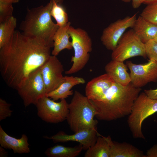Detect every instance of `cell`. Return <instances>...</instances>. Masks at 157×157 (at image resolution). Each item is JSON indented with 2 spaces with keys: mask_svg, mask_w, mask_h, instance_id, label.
<instances>
[{
  "mask_svg": "<svg viewBox=\"0 0 157 157\" xmlns=\"http://www.w3.org/2000/svg\"><path fill=\"white\" fill-rule=\"evenodd\" d=\"M145 45L147 57L157 62V42L151 40L145 43Z\"/></svg>",
  "mask_w": 157,
  "mask_h": 157,
  "instance_id": "cell-27",
  "label": "cell"
},
{
  "mask_svg": "<svg viewBox=\"0 0 157 157\" xmlns=\"http://www.w3.org/2000/svg\"><path fill=\"white\" fill-rule=\"evenodd\" d=\"M56 102L46 95L42 97L35 105L37 115L43 121L58 124L66 120L69 112L68 104L65 99Z\"/></svg>",
  "mask_w": 157,
  "mask_h": 157,
  "instance_id": "cell-8",
  "label": "cell"
},
{
  "mask_svg": "<svg viewBox=\"0 0 157 157\" xmlns=\"http://www.w3.org/2000/svg\"><path fill=\"white\" fill-rule=\"evenodd\" d=\"M53 4V0H50L44 6L27 8L24 19L19 26V29L25 36L42 41L52 47L54 35L59 28L51 19Z\"/></svg>",
  "mask_w": 157,
  "mask_h": 157,
  "instance_id": "cell-3",
  "label": "cell"
},
{
  "mask_svg": "<svg viewBox=\"0 0 157 157\" xmlns=\"http://www.w3.org/2000/svg\"><path fill=\"white\" fill-rule=\"evenodd\" d=\"M154 40L157 42V36Z\"/></svg>",
  "mask_w": 157,
  "mask_h": 157,
  "instance_id": "cell-36",
  "label": "cell"
},
{
  "mask_svg": "<svg viewBox=\"0 0 157 157\" xmlns=\"http://www.w3.org/2000/svg\"><path fill=\"white\" fill-rule=\"evenodd\" d=\"M111 77L106 73L94 78L86 84L85 96L91 100L101 99L115 83Z\"/></svg>",
  "mask_w": 157,
  "mask_h": 157,
  "instance_id": "cell-14",
  "label": "cell"
},
{
  "mask_svg": "<svg viewBox=\"0 0 157 157\" xmlns=\"http://www.w3.org/2000/svg\"><path fill=\"white\" fill-rule=\"evenodd\" d=\"M156 2H157V0H145L143 3L147 5Z\"/></svg>",
  "mask_w": 157,
  "mask_h": 157,
  "instance_id": "cell-34",
  "label": "cell"
},
{
  "mask_svg": "<svg viewBox=\"0 0 157 157\" xmlns=\"http://www.w3.org/2000/svg\"><path fill=\"white\" fill-rule=\"evenodd\" d=\"M103 136L110 146V157H147L143 151L130 144L113 141L110 135Z\"/></svg>",
  "mask_w": 157,
  "mask_h": 157,
  "instance_id": "cell-16",
  "label": "cell"
},
{
  "mask_svg": "<svg viewBox=\"0 0 157 157\" xmlns=\"http://www.w3.org/2000/svg\"><path fill=\"white\" fill-rule=\"evenodd\" d=\"M140 15L149 22L157 24V2L147 5Z\"/></svg>",
  "mask_w": 157,
  "mask_h": 157,
  "instance_id": "cell-25",
  "label": "cell"
},
{
  "mask_svg": "<svg viewBox=\"0 0 157 157\" xmlns=\"http://www.w3.org/2000/svg\"><path fill=\"white\" fill-rule=\"evenodd\" d=\"M69 112L66 120L71 130L74 133L97 127V121L95 107L91 100L77 90L74 92L68 104Z\"/></svg>",
  "mask_w": 157,
  "mask_h": 157,
  "instance_id": "cell-4",
  "label": "cell"
},
{
  "mask_svg": "<svg viewBox=\"0 0 157 157\" xmlns=\"http://www.w3.org/2000/svg\"><path fill=\"white\" fill-rule=\"evenodd\" d=\"M144 92L150 98L157 99V88L155 89L144 90Z\"/></svg>",
  "mask_w": 157,
  "mask_h": 157,
  "instance_id": "cell-30",
  "label": "cell"
},
{
  "mask_svg": "<svg viewBox=\"0 0 157 157\" xmlns=\"http://www.w3.org/2000/svg\"><path fill=\"white\" fill-rule=\"evenodd\" d=\"M157 112V99L150 98L144 92L140 93L134 102L127 123L135 138L145 139L142 124L147 117Z\"/></svg>",
  "mask_w": 157,
  "mask_h": 157,
  "instance_id": "cell-5",
  "label": "cell"
},
{
  "mask_svg": "<svg viewBox=\"0 0 157 157\" xmlns=\"http://www.w3.org/2000/svg\"><path fill=\"white\" fill-rule=\"evenodd\" d=\"M24 106L35 105L38 100L46 94L41 72V67L30 74L23 85L16 90Z\"/></svg>",
  "mask_w": 157,
  "mask_h": 157,
  "instance_id": "cell-9",
  "label": "cell"
},
{
  "mask_svg": "<svg viewBox=\"0 0 157 157\" xmlns=\"http://www.w3.org/2000/svg\"><path fill=\"white\" fill-rule=\"evenodd\" d=\"M85 81L83 78L73 76H65L63 81L56 89L47 94L46 95L55 101L73 95L71 89L74 86L85 83Z\"/></svg>",
  "mask_w": 157,
  "mask_h": 157,
  "instance_id": "cell-17",
  "label": "cell"
},
{
  "mask_svg": "<svg viewBox=\"0 0 157 157\" xmlns=\"http://www.w3.org/2000/svg\"><path fill=\"white\" fill-rule=\"evenodd\" d=\"M110 147L103 136L98 134L95 144L85 153V157H110Z\"/></svg>",
  "mask_w": 157,
  "mask_h": 157,
  "instance_id": "cell-22",
  "label": "cell"
},
{
  "mask_svg": "<svg viewBox=\"0 0 157 157\" xmlns=\"http://www.w3.org/2000/svg\"><path fill=\"white\" fill-rule=\"evenodd\" d=\"M63 66L57 56L51 55L41 67L46 94L57 88L64 80Z\"/></svg>",
  "mask_w": 157,
  "mask_h": 157,
  "instance_id": "cell-12",
  "label": "cell"
},
{
  "mask_svg": "<svg viewBox=\"0 0 157 157\" xmlns=\"http://www.w3.org/2000/svg\"><path fill=\"white\" fill-rule=\"evenodd\" d=\"M5 148L3 147L0 146V157H6L8 156V152Z\"/></svg>",
  "mask_w": 157,
  "mask_h": 157,
  "instance_id": "cell-32",
  "label": "cell"
},
{
  "mask_svg": "<svg viewBox=\"0 0 157 157\" xmlns=\"http://www.w3.org/2000/svg\"><path fill=\"white\" fill-rule=\"evenodd\" d=\"M127 67L123 62L112 60L106 65L105 69L106 73L111 77L115 83L125 86L131 83Z\"/></svg>",
  "mask_w": 157,
  "mask_h": 157,
  "instance_id": "cell-18",
  "label": "cell"
},
{
  "mask_svg": "<svg viewBox=\"0 0 157 157\" xmlns=\"http://www.w3.org/2000/svg\"><path fill=\"white\" fill-rule=\"evenodd\" d=\"M147 57L145 44L136 35L133 30L125 32L119 40L117 46L112 51V60L123 62L133 57Z\"/></svg>",
  "mask_w": 157,
  "mask_h": 157,
  "instance_id": "cell-7",
  "label": "cell"
},
{
  "mask_svg": "<svg viewBox=\"0 0 157 157\" xmlns=\"http://www.w3.org/2000/svg\"><path fill=\"white\" fill-rule=\"evenodd\" d=\"M96 127L85 129L72 135H68L61 132L50 137L45 136V138L51 140L55 143L76 142L82 145L83 150H87L96 141L99 133Z\"/></svg>",
  "mask_w": 157,
  "mask_h": 157,
  "instance_id": "cell-13",
  "label": "cell"
},
{
  "mask_svg": "<svg viewBox=\"0 0 157 157\" xmlns=\"http://www.w3.org/2000/svg\"><path fill=\"white\" fill-rule=\"evenodd\" d=\"M132 28L135 34L144 44L157 36V24L140 15L136 18Z\"/></svg>",
  "mask_w": 157,
  "mask_h": 157,
  "instance_id": "cell-19",
  "label": "cell"
},
{
  "mask_svg": "<svg viewBox=\"0 0 157 157\" xmlns=\"http://www.w3.org/2000/svg\"><path fill=\"white\" fill-rule=\"evenodd\" d=\"M51 48L15 31L0 48V72L6 83L16 90L23 86L30 74L49 58Z\"/></svg>",
  "mask_w": 157,
  "mask_h": 157,
  "instance_id": "cell-1",
  "label": "cell"
},
{
  "mask_svg": "<svg viewBox=\"0 0 157 157\" xmlns=\"http://www.w3.org/2000/svg\"><path fill=\"white\" fill-rule=\"evenodd\" d=\"M146 155L147 157H157V144L147 150Z\"/></svg>",
  "mask_w": 157,
  "mask_h": 157,
  "instance_id": "cell-29",
  "label": "cell"
},
{
  "mask_svg": "<svg viewBox=\"0 0 157 157\" xmlns=\"http://www.w3.org/2000/svg\"><path fill=\"white\" fill-rule=\"evenodd\" d=\"M83 150V146L80 144L72 147L56 144L48 148L44 154L49 157H76Z\"/></svg>",
  "mask_w": 157,
  "mask_h": 157,
  "instance_id": "cell-21",
  "label": "cell"
},
{
  "mask_svg": "<svg viewBox=\"0 0 157 157\" xmlns=\"http://www.w3.org/2000/svg\"><path fill=\"white\" fill-rule=\"evenodd\" d=\"M126 65L130 71L131 83L136 87L140 88L149 83L157 82V62L153 59L138 64L128 61Z\"/></svg>",
  "mask_w": 157,
  "mask_h": 157,
  "instance_id": "cell-10",
  "label": "cell"
},
{
  "mask_svg": "<svg viewBox=\"0 0 157 157\" xmlns=\"http://www.w3.org/2000/svg\"><path fill=\"white\" fill-rule=\"evenodd\" d=\"M53 4L51 15L55 19L59 27L66 26L68 22V15L64 8L61 5L63 0H52Z\"/></svg>",
  "mask_w": 157,
  "mask_h": 157,
  "instance_id": "cell-24",
  "label": "cell"
},
{
  "mask_svg": "<svg viewBox=\"0 0 157 157\" xmlns=\"http://www.w3.org/2000/svg\"><path fill=\"white\" fill-rule=\"evenodd\" d=\"M136 19V14L127 16L112 23L104 30L101 38L103 44L108 50L113 51L122 35L128 28H132Z\"/></svg>",
  "mask_w": 157,
  "mask_h": 157,
  "instance_id": "cell-11",
  "label": "cell"
},
{
  "mask_svg": "<svg viewBox=\"0 0 157 157\" xmlns=\"http://www.w3.org/2000/svg\"><path fill=\"white\" fill-rule=\"evenodd\" d=\"M12 4L0 1V23L13 16Z\"/></svg>",
  "mask_w": 157,
  "mask_h": 157,
  "instance_id": "cell-26",
  "label": "cell"
},
{
  "mask_svg": "<svg viewBox=\"0 0 157 157\" xmlns=\"http://www.w3.org/2000/svg\"><path fill=\"white\" fill-rule=\"evenodd\" d=\"M11 104L5 100L0 98V121L11 116L13 111L10 109Z\"/></svg>",
  "mask_w": 157,
  "mask_h": 157,
  "instance_id": "cell-28",
  "label": "cell"
},
{
  "mask_svg": "<svg viewBox=\"0 0 157 157\" xmlns=\"http://www.w3.org/2000/svg\"><path fill=\"white\" fill-rule=\"evenodd\" d=\"M68 32L72 39L74 55L71 59L72 65L65 73L70 74L81 70L87 64L90 58L89 53L92 51V43L87 33L82 29L70 26Z\"/></svg>",
  "mask_w": 157,
  "mask_h": 157,
  "instance_id": "cell-6",
  "label": "cell"
},
{
  "mask_svg": "<svg viewBox=\"0 0 157 157\" xmlns=\"http://www.w3.org/2000/svg\"><path fill=\"white\" fill-rule=\"evenodd\" d=\"M28 140L25 134L22 135L19 139L9 135L0 125V144L5 149H12L15 154L28 153L30 152V149Z\"/></svg>",
  "mask_w": 157,
  "mask_h": 157,
  "instance_id": "cell-15",
  "label": "cell"
},
{
  "mask_svg": "<svg viewBox=\"0 0 157 157\" xmlns=\"http://www.w3.org/2000/svg\"><path fill=\"white\" fill-rule=\"evenodd\" d=\"M133 7L135 9L138 8L143 3L145 0H131Z\"/></svg>",
  "mask_w": 157,
  "mask_h": 157,
  "instance_id": "cell-31",
  "label": "cell"
},
{
  "mask_svg": "<svg viewBox=\"0 0 157 157\" xmlns=\"http://www.w3.org/2000/svg\"><path fill=\"white\" fill-rule=\"evenodd\" d=\"M17 19L13 16L0 23V48L9 40L15 31Z\"/></svg>",
  "mask_w": 157,
  "mask_h": 157,
  "instance_id": "cell-23",
  "label": "cell"
},
{
  "mask_svg": "<svg viewBox=\"0 0 157 157\" xmlns=\"http://www.w3.org/2000/svg\"><path fill=\"white\" fill-rule=\"evenodd\" d=\"M19 0H0V1L11 3H18Z\"/></svg>",
  "mask_w": 157,
  "mask_h": 157,
  "instance_id": "cell-33",
  "label": "cell"
},
{
  "mask_svg": "<svg viewBox=\"0 0 157 157\" xmlns=\"http://www.w3.org/2000/svg\"><path fill=\"white\" fill-rule=\"evenodd\" d=\"M142 89L131 83L124 86L115 82L100 100H90L96 110L95 117L107 121L129 115Z\"/></svg>",
  "mask_w": 157,
  "mask_h": 157,
  "instance_id": "cell-2",
  "label": "cell"
},
{
  "mask_svg": "<svg viewBox=\"0 0 157 157\" xmlns=\"http://www.w3.org/2000/svg\"><path fill=\"white\" fill-rule=\"evenodd\" d=\"M122 1L126 3H129L130 2L131 0H121Z\"/></svg>",
  "mask_w": 157,
  "mask_h": 157,
  "instance_id": "cell-35",
  "label": "cell"
},
{
  "mask_svg": "<svg viewBox=\"0 0 157 157\" xmlns=\"http://www.w3.org/2000/svg\"><path fill=\"white\" fill-rule=\"evenodd\" d=\"M71 23L69 22L64 26L59 27L53 38V48L51 52L52 55L57 56L60 52L64 49H71L72 48V42L68 32Z\"/></svg>",
  "mask_w": 157,
  "mask_h": 157,
  "instance_id": "cell-20",
  "label": "cell"
}]
</instances>
